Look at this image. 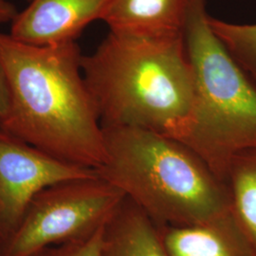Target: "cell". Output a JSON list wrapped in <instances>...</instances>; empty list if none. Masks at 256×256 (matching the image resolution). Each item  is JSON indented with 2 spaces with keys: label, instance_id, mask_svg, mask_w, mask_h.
Segmentation results:
<instances>
[{
  "label": "cell",
  "instance_id": "9a60e30c",
  "mask_svg": "<svg viewBox=\"0 0 256 256\" xmlns=\"http://www.w3.org/2000/svg\"><path fill=\"white\" fill-rule=\"evenodd\" d=\"M18 12L9 0H0V24L12 22Z\"/></svg>",
  "mask_w": 256,
  "mask_h": 256
},
{
  "label": "cell",
  "instance_id": "3957f363",
  "mask_svg": "<svg viewBox=\"0 0 256 256\" xmlns=\"http://www.w3.org/2000/svg\"><path fill=\"white\" fill-rule=\"evenodd\" d=\"M96 170L158 226L190 225L230 210L226 184L180 140L146 128H102Z\"/></svg>",
  "mask_w": 256,
  "mask_h": 256
},
{
  "label": "cell",
  "instance_id": "2e32d148",
  "mask_svg": "<svg viewBox=\"0 0 256 256\" xmlns=\"http://www.w3.org/2000/svg\"><path fill=\"white\" fill-rule=\"evenodd\" d=\"M2 242H3V238H2V236H1V234H0V246H1Z\"/></svg>",
  "mask_w": 256,
  "mask_h": 256
},
{
  "label": "cell",
  "instance_id": "30bf717a",
  "mask_svg": "<svg viewBox=\"0 0 256 256\" xmlns=\"http://www.w3.org/2000/svg\"><path fill=\"white\" fill-rule=\"evenodd\" d=\"M100 256H169L158 225L126 198L104 228Z\"/></svg>",
  "mask_w": 256,
  "mask_h": 256
},
{
  "label": "cell",
  "instance_id": "4fadbf2b",
  "mask_svg": "<svg viewBox=\"0 0 256 256\" xmlns=\"http://www.w3.org/2000/svg\"><path fill=\"white\" fill-rule=\"evenodd\" d=\"M102 230L82 241L44 248L30 256H100Z\"/></svg>",
  "mask_w": 256,
  "mask_h": 256
},
{
  "label": "cell",
  "instance_id": "ba28073f",
  "mask_svg": "<svg viewBox=\"0 0 256 256\" xmlns=\"http://www.w3.org/2000/svg\"><path fill=\"white\" fill-rule=\"evenodd\" d=\"M158 227L169 256H256L232 209L200 223Z\"/></svg>",
  "mask_w": 256,
  "mask_h": 256
},
{
  "label": "cell",
  "instance_id": "5b68a950",
  "mask_svg": "<svg viewBox=\"0 0 256 256\" xmlns=\"http://www.w3.org/2000/svg\"><path fill=\"white\" fill-rule=\"evenodd\" d=\"M126 196L98 174L64 180L37 194L0 256H30L44 248L82 241L104 228Z\"/></svg>",
  "mask_w": 256,
  "mask_h": 256
},
{
  "label": "cell",
  "instance_id": "6da1fadb",
  "mask_svg": "<svg viewBox=\"0 0 256 256\" xmlns=\"http://www.w3.org/2000/svg\"><path fill=\"white\" fill-rule=\"evenodd\" d=\"M76 42L37 46L0 32L10 106L0 128L64 162L97 170L104 131Z\"/></svg>",
  "mask_w": 256,
  "mask_h": 256
},
{
  "label": "cell",
  "instance_id": "277c9868",
  "mask_svg": "<svg viewBox=\"0 0 256 256\" xmlns=\"http://www.w3.org/2000/svg\"><path fill=\"white\" fill-rule=\"evenodd\" d=\"M209 18L204 0H190L184 36L194 100L188 119L170 137L225 183L232 160L256 149V84L214 34Z\"/></svg>",
  "mask_w": 256,
  "mask_h": 256
},
{
  "label": "cell",
  "instance_id": "8fae6325",
  "mask_svg": "<svg viewBox=\"0 0 256 256\" xmlns=\"http://www.w3.org/2000/svg\"><path fill=\"white\" fill-rule=\"evenodd\" d=\"M225 184L232 212L256 250V149L232 160Z\"/></svg>",
  "mask_w": 256,
  "mask_h": 256
},
{
  "label": "cell",
  "instance_id": "9c48e42d",
  "mask_svg": "<svg viewBox=\"0 0 256 256\" xmlns=\"http://www.w3.org/2000/svg\"><path fill=\"white\" fill-rule=\"evenodd\" d=\"M190 0H110L102 20L110 30L151 36L182 34Z\"/></svg>",
  "mask_w": 256,
  "mask_h": 256
},
{
  "label": "cell",
  "instance_id": "7c38bea8",
  "mask_svg": "<svg viewBox=\"0 0 256 256\" xmlns=\"http://www.w3.org/2000/svg\"><path fill=\"white\" fill-rule=\"evenodd\" d=\"M214 34L256 84V23L238 24L209 18Z\"/></svg>",
  "mask_w": 256,
  "mask_h": 256
},
{
  "label": "cell",
  "instance_id": "5bb4252c",
  "mask_svg": "<svg viewBox=\"0 0 256 256\" xmlns=\"http://www.w3.org/2000/svg\"><path fill=\"white\" fill-rule=\"evenodd\" d=\"M9 84L4 68L0 62V120L6 115L7 111L9 110Z\"/></svg>",
  "mask_w": 256,
  "mask_h": 256
},
{
  "label": "cell",
  "instance_id": "7a4b0ae2",
  "mask_svg": "<svg viewBox=\"0 0 256 256\" xmlns=\"http://www.w3.org/2000/svg\"><path fill=\"white\" fill-rule=\"evenodd\" d=\"M82 76L102 128H140L171 136L187 120L194 77L185 36L110 30Z\"/></svg>",
  "mask_w": 256,
  "mask_h": 256
},
{
  "label": "cell",
  "instance_id": "8992f818",
  "mask_svg": "<svg viewBox=\"0 0 256 256\" xmlns=\"http://www.w3.org/2000/svg\"><path fill=\"white\" fill-rule=\"evenodd\" d=\"M95 174L94 169L64 162L0 128V234L3 241L18 228L28 204L40 191L56 183Z\"/></svg>",
  "mask_w": 256,
  "mask_h": 256
},
{
  "label": "cell",
  "instance_id": "52a82bcc",
  "mask_svg": "<svg viewBox=\"0 0 256 256\" xmlns=\"http://www.w3.org/2000/svg\"><path fill=\"white\" fill-rule=\"evenodd\" d=\"M110 0H30L12 22L10 36L32 46L76 42L84 28L102 20Z\"/></svg>",
  "mask_w": 256,
  "mask_h": 256
}]
</instances>
